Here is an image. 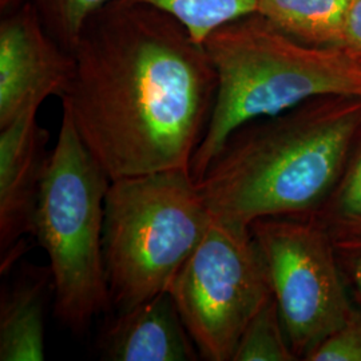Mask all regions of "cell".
Wrapping results in <instances>:
<instances>
[{"instance_id": "16", "label": "cell", "mask_w": 361, "mask_h": 361, "mask_svg": "<svg viewBox=\"0 0 361 361\" xmlns=\"http://www.w3.org/2000/svg\"><path fill=\"white\" fill-rule=\"evenodd\" d=\"M54 38L71 51L91 15L111 0H32Z\"/></svg>"}, {"instance_id": "1", "label": "cell", "mask_w": 361, "mask_h": 361, "mask_svg": "<svg viewBox=\"0 0 361 361\" xmlns=\"http://www.w3.org/2000/svg\"><path fill=\"white\" fill-rule=\"evenodd\" d=\"M71 54L62 109L110 180L190 171L217 75L186 27L152 6L111 0L87 19Z\"/></svg>"}, {"instance_id": "7", "label": "cell", "mask_w": 361, "mask_h": 361, "mask_svg": "<svg viewBox=\"0 0 361 361\" xmlns=\"http://www.w3.org/2000/svg\"><path fill=\"white\" fill-rule=\"evenodd\" d=\"M273 297L298 360L347 322V292L332 235L314 217H267L250 225Z\"/></svg>"}, {"instance_id": "8", "label": "cell", "mask_w": 361, "mask_h": 361, "mask_svg": "<svg viewBox=\"0 0 361 361\" xmlns=\"http://www.w3.org/2000/svg\"><path fill=\"white\" fill-rule=\"evenodd\" d=\"M74 58L52 37L32 0L1 13L0 128L50 97H65Z\"/></svg>"}, {"instance_id": "5", "label": "cell", "mask_w": 361, "mask_h": 361, "mask_svg": "<svg viewBox=\"0 0 361 361\" xmlns=\"http://www.w3.org/2000/svg\"><path fill=\"white\" fill-rule=\"evenodd\" d=\"M110 178L62 111L34 237L50 261L56 317L74 332L111 307L104 258V201Z\"/></svg>"}, {"instance_id": "10", "label": "cell", "mask_w": 361, "mask_h": 361, "mask_svg": "<svg viewBox=\"0 0 361 361\" xmlns=\"http://www.w3.org/2000/svg\"><path fill=\"white\" fill-rule=\"evenodd\" d=\"M113 361H195L201 359L170 292L119 312L102 338Z\"/></svg>"}, {"instance_id": "2", "label": "cell", "mask_w": 361, "mask_h": 361, "mask_svg": "<svg viewBox=\"0 0 361 361\" xmlns=\"http://www.w3.org/2000/svg\"><path fill=\"white\" fill-rule=\"evenodd\" d=\"M360 131L361 98H312L238 128L195 182L212 216L228 224L312 217L335 189Z\"/></svg>"}, {"instance_id": "13", "label": "cell", "mask_w": 361, "mask_h": 361, "mask_svg": "<svg viewBox=\"0 0 361 361\" xmlns=\"http://www.w3.org/2000/svg\"><path fill=\"white\" fill-rule=\"evenodd\" d=\"M312 217L323 224L334 240L361 237V131L335 189Z\"/></svg>"}, {"instance_id": "18", "label": "cell", "mask_w": 361, "mask_h": 361, "mask_svg": "<svg viewBox=\"0 0 361 361\" xmlns=\"http://www.w3.org/2000/svg\"><path fill=\"white\" fill-rule=\"evenodd\" d=\"M335 241L336 252L341 268L352 280L361 297V237H350Z\"/></svg>"}, {"instance_id": "17", "label": "cell", "mask_w": 361, "mask_h": 361, "mask_svg": "<svg viewBox=\"0 0 361 361\" xmlns=\"http://www.w3.org/2000/svg\"><path fill=\"white\" fill-rule=\"evenodd\" d=\"M307 361H361V310L355 307L347 322L312 349Z\"/></svg>"}, {"instance_id": "3", "label": "cell", "mask_w": 361, "mask_h": 361, "mask_svg": "<svg viewBox=\"0 0 361 361\" xmlns=\"http://www.w3.org/2000/svg\"><path fill=\"white\" fill-rule=\"evenodd\" d=\"M217 75L205 137L190 165L198 180L233 133L324 95L361 98V63L345 52L305 44L259 13L238 18L202 42Z\"/></svg>"}, {"instance_id": "6", "label": "cell", "mask_w": 361, "mask_h": 361, "mask_svg": "<svg viewBox=\"0 0 361 361\" xmlns=\"http://www.w3.org/2000/svg\"><path fill=\"white\" fill-rule=\"evenodd\" d=\"M169 292L207 361H233L247 324L273 297L252 229L214 217Z\"/></svg>"}, {"instance_id": "14", "label": "cell", "mask_w": 361, "mask_h": 361, "mask_svg": "<svg viewBox=\"0 0 361 361\" xmlns=\"http://www.w3.org/2000/svg\"><path fill=\"white\" fill-rule=\"evenodd\" d=\"M155 7L171 15L202 43L221 26L257 13L259 0H128Z\"/></svg>"}, {"instance_id": "9", "label": "cell", "mask_w": 361, "mask_h": 361, "mask_svg": "<svg viewBox=\"0 0 361 361\" xmlns=\"http://www.w3.org/2000/svg\"><path fill=\"white\" fill-rule=\"evenodd\" d=\"M38 106L0 128V255L1 271L34 235L35 214L51 152L50 134L38 122Z\"/></svg>"}, {"instance_id": "20", "label": "cell", "mask_w": 361, "mask_h": 361, "mask_svg": "<svg viewBox=\"0 0 361 361\" xmlns=\"http://www.w3.org/2000/svg\"><path fill=\"white\" fill-rule=\"evenodd\" d=\"M28 0H0V11L1 13H8L13 8H18L19 6L25 4Z\"/></svg>"}, {"instance_id": "4", "label": "cell", "mask_w": 361, "mask_h": 361, "mask_svg": "<svg viewBox=\"0 0 361 361\" xmlns=\"http://www.w3.org/2000/svg\"><path fill=\"white\" fill-rule=\"evenodd\" d=\"M212 222L189 170L111 180L104 222L111 307L123 312L169 292Z\"/></svg>"}, {"instance_id": "19", "label": "cell", "mask_w": 361, "mask_h": 361, "mask_svg": "<svg viewBox=\"0 0 361 361\" xmlns=\"http://www.w3.org/2000/svg\"><path fill=\"white\" fill-rule=\"evenodd\" d=\"M340 50L361 63V0L349 4Z\"/></svg>"}, {"instance_id": "11", "label": "cell", "mask_w": 361, "mask_h": 361, "mask_svg": "<svg viewBox=\"0 0 361 361\" xmlns=\"http://www.w3.org/2000/svg\"><path fill=\"white\" fill-rule=\"evenodd\" d=\"M43 279H23L1 296L0 360H44Z\"/></svg>"}, {"instance_id": "15", "label": "cell", "mask_w": 361, "mask_h": 361, "mask_svg": "<svg viewBox=\"0 0 361 361\" xmlns=\"http://www.w3.org/2000/svg\"><path fill=\"white\" fill-rule=\"evenodd\" d=\"M279 305L271 297L247 324L233 361H295Z\"/></svg>"}, {"instance_id": "12", "label": "cell", "mask_w": 361, "mask_h": 361, "mask_svg": "<svg viewBox=\"0 0 361 361\" xmlns=\"http://www.w3.org/2000/svg\"><path fill=\"white\" fill-rule=\"evenodd\" d=\"M352 0H259L257 13L305 44L340 50Z\"/></svg>"}]
</instances>
